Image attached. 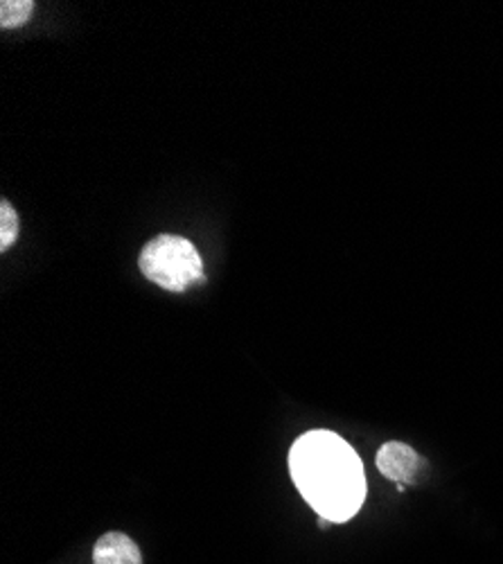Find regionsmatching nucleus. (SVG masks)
Returning <instances> with one entry per match:
<instances>
[{
    "label": "nucleus",
    "instance_id": "1",
    "mask_svg": "<svg viewBox=\"0 0 503 564\" xmlns=\"http://www.w3.org/2000/svg\"><path fill=\"white\" fill-rule=\"evenodd\" d=\"M289 475L303 499L332 524L352 520L365 499L361 458L341 436L326 430L307 432L294 443Z\"/></svg>",
    "mask_w": 503,
    "mask_h": 564
},
{
    "label": "nucleus",
    "instance_id": "2",
    "mask_svg": "<svg viewBox=\"0 0 503 564\" xmlns=\"http://www.w3.org/2000/svg\"><path fill=\"white\" fill-rule=\"evenodd\" d=\"M139 267L154 285L181 294L204 282V260L197 247L178 235H158L141 253Z\"/></svg>",
    "mask_w": 503,
    "mask_h": 564
},
{
    "label": "nucleus",
    "instance_id": "3",
    "mask_svg": "<svg viewBox=\"0 0 503 564\" xmlns=\"http://www.w3.org/2000/svg\"><path fill=\"white\" fill-rule=\"evenodd\" d=\"M378 467L389 481H395L397 486L400 484L406 486V484L416 481L420 467H423V458L418 456V452L414 447L391 441L380 447Z\"/></svg>",
    "mask_w": 503,
    "mask_h": 564
},
{
    "label": "nucleus",
    "instance_id": "4",
    "mask_svg": "<svg viewBox=\"0 0 503 564\" xmlns=\"http://www.w3.org/2000/svg\"><path fill=\"white\" fill-rule=\"evenodd\" d=\"M94 564H143V553L129 535L113 531L96 542Z\"/></svg>",
    "mask_w": 503,
    "mask_h": 564
},
{
    "label": "nucleus",
    "instance_id": "5",
    "mask_svg": "<svg viewBox=\"0 0 503 564\" xmlns=\"http://www.w3.org/2000/svg\"><path fill=\"white\" fill-rule=\"evenodd\" d=\"M32 12H34L32 0H3V3H0V25L6 30L21 28L28 23Z\"/></svg>",
    "mask_w": 503,
    "mask_h": 564
},
{
    "label": "nucleus",
    "instance_id": "6",
    "mask_svg": "<svg viewBox=\"0 0 503 564\" xmlns=\"http://www.w3.org/2000/svg\"><path fill=\"white\" fill-rule=\"evenodd\" d=\"M19 238V215L10 202H0V251H8Z\"/></svg>",
    "mask_w": 503,
    "mask_h": 564
}]
</instances>
